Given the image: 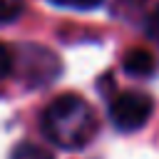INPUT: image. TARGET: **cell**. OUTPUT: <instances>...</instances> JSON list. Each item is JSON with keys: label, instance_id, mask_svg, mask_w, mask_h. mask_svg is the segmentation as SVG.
<instances>
[{"label": "cell", "instance_id": "5", "mask_svg": "<svg viewBox=\"0 0 159 159\" xmlns=\"http://www.w3.org/2000/svg\"><path fill=\"white\" fill-rule=\"evenodd\" d=\"M22 12V0H0V22H10Z\"/></svg>", "mask_w": 159, "mask_h": 159}, {"label": "cell", "instance_id": "3", "mask_svg": "<svg viewBox=\"0 0 159 159\" xmlns=\"http://www.w3.org/2000/svg\"><path fill=\"white\" fill-rule=\"evenodd\" d=\"M122 67L127 75L132 77H149L154 72V55L149 50H142V47H134L124 55L122 60Z\"/></svg>", "mask_w": 159, "mask_h": 159}, {"label": "cell", "instance_id": "6", "mask_svg": "<svg viewBox=\"0 0 159 159\" xmlns=\"http://www.w3.org/2000/svg\"><path fill=\"white\" fill-rule=\"evenodd\" d=\"M52 5L60 7H72V10H92L97 5H102V0H50Z\"/></svg>", "mask_w": 159, "mask_h": 159}, {"label": "cell", "instance_id": "8", "mask_svg": "<svg viewBox=\"0 0 159 159\" xmlns=\"http://www.w3.org/2000/svg\"><path fill=\"white\" fill-rule=\"evenodd\" d=\"M149 30H152V35L159 40V7H157V12L152 15V22H149Z\"/></svg>", "mask_w": 159, "mask_h": 159}, {"label": "cell", "instance_id": "7", "mask_svg": "<svg viewBox=\"0 0 159 159\" xmlns=\"http://www.w3.org/2000/svg\"><path fill=\"white\" fill-rule=\"evenodd\" d=\"M10 67H12V57H10L7 47L0 42V80H5L10 75Z\"/></svg>", "mask_w": 159, "mask_h": 159}, {"label": "cell", "instance_id": "4", "mask_svg": "<svg viewBox=\"0 0 159 159\" xmlns=\"http://www.w3.org/2000/svg\"><path fill=\"white\" fill-rule=\"evenodd\" d=\"M10 159H55V157H52L45 147H40V144L22 142V144H17V147L12 149Z\"/></svg>", "mask_w": 159, "mask_h": 159}, {"label": "cell", "instance_id": "1", "mask_svg": "<svg viewBox=\"0 0 159 159\" xmlns=\"http://www.w3.org/2000/svg\"><path fill=\"white\" fill-rule=\"evenodd\" d=\"M42 129L47 139L62 149H82L97 132L92 107L77 94H60L42 114Z\"/></svg>", "mask_w": 159, "mask_h": 159}, {"label": "cell", "instance_id": "2", "mask_svg": "<svg viewBox=\"0 0 159 159\" xmlns=\"http://www.w3.org/2000/svg\"><path fill=\"white\" fill-rule=\"evenodd\" d=\"M154 102L144 92H122L109 104V119L119 132H134L152 117Z\"/></svg>", "mask_w": 159, "mask_h": 159}]
</instances>
